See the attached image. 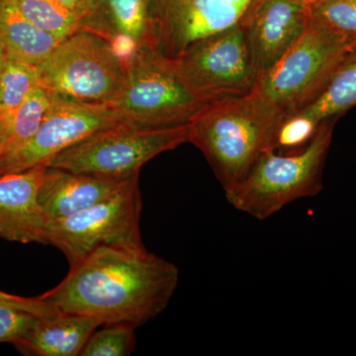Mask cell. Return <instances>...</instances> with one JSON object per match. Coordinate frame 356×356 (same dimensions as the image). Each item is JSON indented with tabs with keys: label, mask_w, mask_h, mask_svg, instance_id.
Wrapping results in <instances>:
<instances>
[{
	"label": "cell",
	"mask_w": 356,
	"mask_h": 356,
	"mask_svg": "<svg viewBox=\"0 0 356 356\" xmlns=\"http://www.w3.org/2000/svg\"><path fill=\"white\" fill-rule=\"evenodd\" d=\"M60 42L30 22L13 0H0V47L4 55L38 65Z\"/></svg>",
	"instance_id": "e0dca14e"
},
{
	"label": "cell",
	"mask_w": 356,
	"mask_h": 356,
	"mask_svg": "<svg viewBox=\"0 0 356 356\" xmlns=\"http://www.w3.org/2000/svg\"><path fill=\"white\" fill-rule=\"evenodd\" d=\"M172 60L185 83L207 103L248 95L257 84V74L238 22L199 40Z\"/></svg>",
	"instance_id": "9c48e42d"
},
{
	"label": "cell",
	"mask_w": 356,
	"mask_h": 356,
	"mask_svg": "<svg viewBox=\"0 0 356 356\" xmlns=\"http://www.w3.org/2000/svg\"><path fill=\"white\" fill-rule=\"evenodd\" d=\"M2 60H3V51H2L1 47H0V74H1Z\"/></svg>",
	"instance_id": "f546056e"
},
{
	"label": "cell",
	"mask_w": 356,
	"mask_h": 356,
	"mask_svg": "<svg viewBox=\"0 0 356 356\" xmlns=\"http://www.w3.org/2000/svg\"><path fill=\"white\" fill-rule=\"evenodd\" d=\"M84 346L81 356H127L135 350L136 327L126 324L102 325Z\"/></svg>",
	"instance_id": "cb8c5ba5"
},
{
	"label": "cell",
	"mask_w": 356,
	"mask_h": 356,
	"mask_svg": "<svg viewBox=\"0 0 356 356\" xmlns=\"http://www.w3.org/2000/svg\"><path fill=\"white\" fill-rule=\"evenodd\" d=\"M72 13L79 14L86 19L92 9V0H55Z\"/></svg>",
	"instance_id": "4316f807"
},
{
	"label": "cell",
	"mask_w": 356,
	"mask_h": 356,
	"mask_svg": "<svg viewBox=\"0 0 356 356\" xmlns=\"http://www.w3.org/2000/svg\"><path fill=\"white\" fill-rule=\"evenodd\" d=\"M83 29L108 40L126 65L142 47H156L153 0H92Z\"/></svg>",
	"instance_id": "4fadbf2b"
},
{
	"label": "cell",
	"mask_w": 356,
	"mask_h": 356,
	"mask_svg": "<svg viewBox=\"0 0 356 356\" xmlns=\"http://www.w3.org/2000/svg\"><path fill=\"white\" fill-rule=\"evenodd\" d=\"M320 123L303 112L285 115L274 133L268 149L280 154L302 153L315 138Z\"/></svg>",
	"instance_id": "603a6c76"
},
{
	"label": "cell",
	"mask_w": 356,
	"mask_h": 356,
	"mask_svg": "<svg viewBox=\"0 0 356 356\" xmlns=\"http://www.w3.org/2000/svg\"><path fill=\"white\" fill-rule=\"evenodd\" d=\"M37 70L40 88L83 104L109 105L127 79L125 63L108 40L86 29L60 42Z\"/></svg>",
	"instance_id": "5b68a950"
},
{
	"label": "cell",
	"mask_w": 356,
	"mask_h": 356,
	"mask_svg": "<svg viewBox=\"0 0 356 356\" xmlns=\"http://www.w3.org/2000/svg\"><path fill=\"white\" fill-rule=\"evenodd\" d=\"M243 11L225 0H153L156 48L177 58L199 40L236 24Z\"/></svg>",
	"instance_id": "8fae6325"
},
{
	"label": "cell",
	"mask_w": 356,
	"mask_h": 356,
	"mask_svg": "<svg viewBox=\"0 0 356 356\" xmlns=\"http://www.w3.org/2000/svg\"><path fill=\"white\" fill-rule=\"evenodd\" d=\"M119 123L120 117L110 105L83 104L54 95L50 110L31 139L0 159V175L47 168L65 149Z\"/></svg>",
	"instance_id": "30bf717a"
},
{
	"label": "cell",
	"mask_w": 356,
	"mask_h": 356,
	"mask_svg": "<svg viewBox=\"0 0 356 356\" xmlns=\"http://www.w3.org/2000/svg\"><path fill=\"white\" fill-rule=\"evenodd\" d=\"M99 327L102 323L92 316L60 313L54 318H41L16 346L35 355H81L89 337Z\"/></svg>",
	"instance_id": "2e32d148"
},
{
	"label": "cell",
	"mask_w": 356,
	"mask_h": 356,
	"mask_svg": "<svg viewBox=\"0 0 356 356\" xmlns=\"http://www.w3.org/2000/svg\"><path fill=\"white\" fill-rule=\"evenodd\" d=\"M225 1H228L229 3L234 4V6L245 9L250 0H225Z\"/></svg>",
	"instance_id": "f1b7e54d"
},
{
	"label": "cell",
	"mask_w": 356,
	"mask_h": 356,
	"mask_svg": "<svg viewBox=\"0 0 356 356\" xmlns=\"http://www.w3.org/2000/svg\"><path fill=\"white\" fill-rule=\"evenodd\" d=\"M127 79L110 103L122 123L161 129L186 125L207 102L185 83L172 58L156 46H145L126 64Z\"/></svg>",
	"instance_id": "277c9868"
},
{
	"label": "cell",
	"mask_w": 356,
	"mask_h": 356,
	"mask_svg": "<svg viewBox=\"0 0 356 356\" xmlns=\"http://www.w3.org/2000/svg\"><path fill=\"white\" fill-rule=\"evenodd\" d=\"M20 13L58 41L83 29L84 19L55 0H13Z\"/></svg>",
	"instance_id": "ffe728a7"
},
{
	"label": "cell",
	"mask_w": 356,
	"mask_h": 356,
	"mask_svg": "<svg viewBox=\"0 0 356 356\" xmlns=\"http://www.w3.org/2000/svg\"><path fill=\"white\" fill-rule=\"evenodd\" d=\"M41 320L34 314L8 306H0V343L17 346L24 341Z\"/></svg>",
	"instance_id": "d4e9b609"
},
{
	"label": "cell",
	"mask_w": 356,
	"mask_h": 356,
	"mask_svg": "<svg viewBox=\"0 0 356 356\" xmlns=\"http://www.w3.org/2000/svg\"><path fill=\"white\" fill-rule=\"evenodd\" d=\"M142 208L139 175H136L88 209L48 222L46 245L58 248L70 266H76L103 247L145 250L140 229Z\"/></svg>",
	"instance_id": "ba28073f"
},
{
	"label": "cell",
	"mask_w": 356,
	"mask_h": 356,
	"mask_svg": "<svg viewBox=\"0 0 356 356\" xmlns=\"http://www.w3.org/2000/svg\"><path fill=\"white\" fill-rule=\"evenodd\" d=\"M54 95L42 88H37L28 96L9 118L0 159L13 153L31 139L50 110Z\"/></svg>",
	"instance_id": "d6986e66"
},
{
	"label": "cell",
	"mask_w": 356,
	"mask_h": 356,
	"mask_svg": "<svg viewBox=\"0 0 356 356\" xmlns=\"http://www.w3.org/2000/svg\"><path fill=\"white\" fill-rule=\"evenodd\" d=\"M304 1H307V0H304Z\"/></svg>",
	"instance_id": "4dcf8cb0"
},
{
	"label": "cell",
	"mask_w": 356,
	"mask_h": 356,
	"mask_svg": "<svg viewBox=\"0 0 356 356\" xmlns=\"http://www.w3.org/2000/svg\"><path fill=\"white\" fill-rule=\"evenodd\" d=\"M310 19L336 33L356 49V0H307Z\"/></svg>",
	"instance_id": "7402d4cb"
},
{
	"label": "cell",
	"mask_w": 356,
	"mask_h": 356,
	"mask_svg": "<svg viewBox=\"0 0 356 356\" xmlns=\"http://www.w3.org/2000/svg\"><path fill=\"white\" fill-rule=\"evenodd\" d=\"M37 88V65L3 54L0 74V113L11 116Z\"/></svg>",
	"instance_id": "44dd1931"
},
{
	"label": "cell",
	"mask_w": 356,
	"mask_h": 356,
	"mask_svg": "<svg viewBox=\"0 0 356 356\" xmlns=\"http://www.w3.org/2000/svg\"><path fill=\"white\" fill-rule=\"evenodd\" d=\"M339 119L321 121L315 138L302 153L264 152L247 175L225 191L229 205L264 221L288 204L317 196L324 188L323 172Z\"/></svg>",
	"instance_id": "3957f363"
},
{
	"label": "cell",
	"mask_w": 356,
	"mask_h": 356,
	"mask_svg": "<svg viewBox=\"0 0 356 356\" xmlns=\"http://www.w3.org/2000/svg\"><path fill=\"white\" fill-rule=\"evenodd\" d=\"M356 106V49L350 51L318 97L300 112L310 115L318 122L341 117Z\"/></svg>",
	"instance_id": "ac0fdd59"
},
{
	"label": "cell",
	"mask_w": 356,
	"mask_h": 356,
	"mask_svg": "<svg viewBox=\"0 0 356 356\" xmlns=\"http://www.w3.org/2000/svg\"><path fill=\"white\" fill-rule=\"evenodd\" d=\"M178 281L177 266L147 248L103 247L70 266L64 280L40 296L58 313L137 327L165 310Z\"/></svg>",
	"instance_id": "6da1fadb"
},
{
	"label": "cell",
	"mask_w": 356,
	"mask_h": 356,
	"mask_svg": "<svg viewBox=\"0 0 356 356\" xmlns=\"http://www.w3.org/2000/svg\"><path fill=\"white\" fill-rule=\"evenodd\" d=\"M285 113L259 91L206 104L188 123V143L198 147L224 191L247 175L270 146Z\"/></svg>",
	"instance_id": "7a4b0ae2"
},
{
	"label": "cell",
	"mask_w": 356,
	"mask_h": 356,
	"mask_svg": "<svg viewBox=\"0 0 356 356\" xmlns=\"http://www.w3.org/2000/svg\"><path fill=\"white\" fill-rule=\"evenodd\" d=\"M184 143H188V124L149 129L119 123L65 149L47 168L125 180L139 175L140 168L154 156Z\"/></svg>",
	"instance_id": "8992f818"
},
{
	"label": "cell",
	"mask_w": 356,
	"mask_h": 356,
	"mask_svg": "<svg viewBox=\"0 0 356 356\" xmlns=\"http://www.w3.org/2000/svg\"><path fill=\"white\" fill-rule=\"evenodd\" d=\"M128 179H108L46 168L38 193L40 208L47 224L65 219L108 197Z\"/></svg>",
	"instance_id": "9a60e30c"
},
{
	"label": "cell",
	"mask_w": 356,
	"mask_h": 356,
	"mask_svg": "<svg viewBox=\"0 0 356 356\" xmlns=\"http://www.w3.org/2000/svg\"><path fill=\"white\" fill-rule=\"evenodd\" d=\"M9 118H10V116L0 113V153H1L2 145H3L7 127H8Z\"/></svg>",
	"instance_id": "83f0119b"
},
{
	"label": "cell",
	"mask_w": 356,
	"mask_h": 356,
	"mask_svg": "<svg viewBox=\"0 0 356 356\" xmlns=\"http://www.w3.org/2000/svg\"><path fill=\"white\" fill-rule=\"evenodd\" d=\"M0 306L13 307L19 310L29 312L40 318H51L60 314L41 296L25 298L0 291Z\"/></svg>",
	"instance_id": "484cf974"
},
{
	"label": "cell",
	"mask_w": 356,
	"mask_h": 356,
	"mask_svg": "<svg viewBox=\"0 0 356 356\" xmlns=\"http://www.w3.org/2000/svg\"><path fill=\"white\" fill-rule=\"evenodd\" d=\"M353 50L346 40L308 17L303 33L257 79L254 89L285 113H294L318 97L337 65Z\"/></svg>",
	"instance_id": "52a82bcc"
},
{
	"label": "cell",
	"mask_w": 356,
	"mask_h": 356,
	"mask_svg": "<svg viewBox=\"0 0 356 356\" xmlns=\"http://www.w3.org/2000/svg\"><path fill=\"white\" fill-rule=\"evenodd\" d=\"M46 166L0 175V238L46 243L47 221L38 201Z\"/></svg>",
	"instance_id": "5bb4252c"
},
{
	"label": "cell",
	"mask_w": 356,
	"mask_h": 356,
	"mask_svg": "<svg viewBox=\"0 0 356 356\" xmlns=\"http://www.w3.org/2000/svg\"><path fill=\"white\" fill-rule=\"evenodd\" d=\"M308 22L304 0H250L238 19L257 79L289 49Z\"/></svg>",
	"instance_id": "7c38bea8"
}]
</instances>
